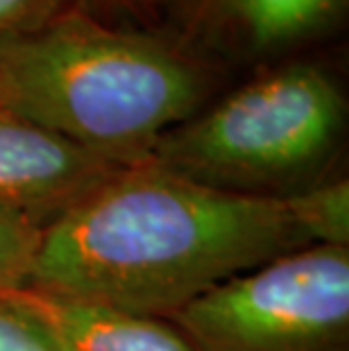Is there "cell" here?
I'll return each instance as SVG.
<instances>
[{
  "label": "cell",
  "instance_id": "obj_6",
  "mask_svg": "<svg viewBox=\"0 0 349 351\" xmlns=\"http://www.w3.org/2000/svg\"><path fill=\"white\" fill-rule=\"evenodd\" d=\"M123 170L0 107V202L41 225Z\"/></svg>",
  "mask_w": 349,
  "mask_h": 351
},
{
  "label": "cell",
  "instance_id": "obj_7",
  "mask_svg": "<svg viewBox=\"0 0 349 351\" xmlns=\"http://www.w3.org/2000/svg\"><path fill=\"white\" fill-rule=\"evenodd\" d=\"M55 351H200L170 319L128 313L25 286L0 295Z\"/></svg>",
  "mask_w": 349,
  "mask_h": 351
},
{
  "label": "cell",
  "instance_id": "obj_3",
  "mask_svg": "<svg viewBox=\"0 0 349 351\" xmlns=\"http://www.w3.org/2000/svg\"><path fill=\"white\" fill-rule=\"evenodd\" d=\"M345 127L347 98L336 73L286 59L170 130L150 163L211 189L281 195L311 186L338 154Z\"/></svg>",
  "mask_w": 349,
  "mask_h": 351
},
{
  "label": "cell",
  "instance_id": "obj_2",
  "mask_svg": "<svg viewBox=\"0 0 349 351\" xmlns=\"http://www.w3.org/2000/svg\"><path fill=\"white\" fill-rule=\"evenodd\" d=\"M218 77V64L170 29L82 7L0 43V107L121 168L150 163L159 141L211 102Z\"/></svg>",
  "mask_w": 349,
  "mask_h": 351
},
{
  "label": "cell",
  "instance_id": "obj_4",
  "mask_svg": "<svg viewBox=\"0 0 349 351\" xmlns=\"http://www.w3.org/2000/svg\"><path fill=\"white\" fill-rule=\"evenodd\" d=\"M168 319L200 351H333L349 328V247L286 252Z\"/></svg>",
  "mask_w": 349,
  "mask_h": 351
},
{
  "label": "cell",
  "instance_id": "obj_11",
  "mask_svg": "<svg viewBox=\"0 0 349 351\" xmlns=\"http://www.w3.org/2000/svg\"><path fill=\"white\" fill-rule=\"evenodd\" d=\"M82 10L116 25L161 27V0H80Z\"/></svg>",
  "mask_w": 349,
  "mask_h": 351
},
{
  "label": "cell",
  "instance_id": "obj_8",
  "mask_svg": "<svg viewBox=\"0 0 349 351\" xmlns=\"http://www.w3.org/2000/svg\"><path fill=\"white\" fill-rule=\"evenodd\" d=\"M288 208L309 245L349 247V184L347 179L311 184L286 195Z\"/></svg>",
  "mask_w": 349,
  "mask_h": 351
},
{
  "label": "cell",
  "instance_id": "obj_10",
  "mask_svg": "<svg viewBox=\"0 0 349 351\" xmlns=\"http://www.w3.org/2000/svg\"><path fill=\"white\" fill-rule=\"evenodd\" d=\"M75 7H82L80 0H0V43L34 32Z\"/></svg>",
  "mask_w": 349,
  "mask_h": 351
},
{
  "label": "cell",
  "instance_id": "obj_9",
  "mask_svg": "<svg viewBox=\"0 0 349 351\" xmlns=\"http://www.w3.org/2000/svg\"><path fill=\"white\" fill-rule=\"evenodd\" d=\"M41 229L34 215L0 202V295L29 286Z\"/></svg>",
  "mask_w": 349,
  "mask_h": 351
},
{
  "label": "cell",
  "instance_id": "obj_12",
  "mask_svg": "<svg viewBox=\"0 0 349 351\" xmlns=\"http://www.w3.org/2000/svg\"><path fill=\"white\" fill-rule=\"evenodd\" d=\"M0 351H55L19 308L0 297Z\"/></svg>",
  "mask_w": 349,
  "mask_h": 351
},
{
  "label": "cell",
  "instance_id": "obj_5",
  "mask_svg": "<svg viewBox=\"0 0 349 351\" xmlns=\"http://www.w3.org/2000/svg\"><path fill=\"white\" fill-rule=\"evenodd\" d=\"M347 10L349 0H161V27L211 62H265L336 32Z\"/></svg>",
  "mask_w": 349,
  "mask_h": 351
},
{
  "label": "cell",
  "instance_id": "obj_1",
  "mask_svg": "<svg viewBox=\"0 0 349 351\" xmlns=\"http://www.w3.org/2000/svg\"><path fill=\"white\" fill-rule=\"evenodd\" d=\"M309 247L286 195H245L143 163L41 229L29 286L147 317L286 252Z\"/></svg>",
  "mask_w": 349,
  "mask_h": 351
}]
</instances>
